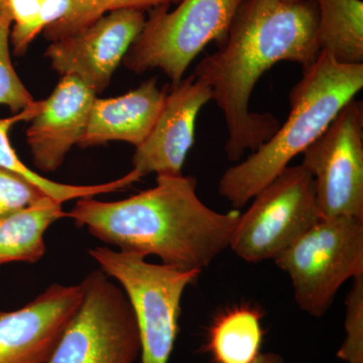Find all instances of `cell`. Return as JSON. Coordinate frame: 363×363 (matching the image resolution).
Masks as SVG:
<instances>
[{
    "label": "cell",
    "instance_id": "obj_19",
    "mask_svg": "<svg viewBox=\"0 0 363 363\" xmlns=\"http://www.w3.org/2000/svg\"><path fill=\"white\" fill-rule=\"evenodd\" d=\"M11 16L13 54L25 56L33 40L48 26L65 18L72 0H0Z\"/></svg>",
    "mask_w": 363,
    "mask_h": 363
},
{
    "label": "cell",
    "instance_id": "obj_21",
    "mask_svg": "<svg viewBox=\"0 0 363 363\" xmlns=\"http://www.w3.org/2000/svg\"><path fill=\"white\" fill-rule=\"evenodd\" d=\"M11 16L0 1V105H6L13 114H18L35 104V100L21 82L11 62Z\"/></svg>",
    "mask_w": 363,
    "mask_h": 363
},
{
    "label": "cell",
    "instance_id": "obj_3",
    "mask_svg": "<svg viewBox=\"0 0 363 363\" xmlns=\"http://www.w3.org/2000/svg\"><path fill=\"white\" fill-rule=\"evenodd\" d=\"M291 90V111L277 133L242 162L224 172L218 192L234 209L245 207L294 157L303 154L363 88V64L344 65L321 51L302 69Z\"/></svg>",
    "mask_w": 363,
    "mask_h": 363
},
{
    "label": "cell",
    "instance_id": "obj_16",
    "mask_svg": "<svg viewBox=\"0 0 363 363\" xmlns=\"http://www.w3.org/2000/svg\"><path fill=\"white\" fill-rule=\"evenodd\" d=\"M320 52L344 65L363 64L362 0H315Z\"/></svg>",
    "mask_w": 363,
    "mask_h": 363
},
{
    "label": "cell",
    "instance_id": "obj_13",
    "mask_svg": "<svg viewBox=\"0 0 363 363\" xmlns=\"http://www.w3.org/2000/svg\"><path fill=\"white\" fill-rule=\"evenodd\" d=\"M94 92L75 76L61 80L26 130L35 166L45 173L56 172L72 147L77 145L87 125Z\"/></svg>",
    "mask_w": 363,
    "mask_h": 363
},
{
    "label": "cell",
    "instance_id": "obj_20",
    "mask_svg": "<svg viewBox=\"0 0 363 363\" xmlns=\"http://www.w3.org/2000/svg\"><path fill=\"white\" fill-rule=\"evenodd\" d=\"M181 0H72L71 11L65 18L48 26L45 39L55 42L84 30L105 14L119 9L150 11L164 4H179Z\"/></svg>",
    "mask_w": 363,
    "mask_h": 363
},
{
    "label": "cell",
    "instance_id": "obj_8",
    "mask_svg": "<svg viewBox=\"0 0 363 363\" xmlns=\"http://www.w3.org/2000/svg\"><path fill=\"white\" fill-rule=\"evenodd\" d=\"M83 298L48 363H135L140 339L123 289L104 272L83 279Z\"/></svg>",
    "mask_w": 363,
    "mask_h": 363
},
{
    "label": "cell",
    "instance_id": "obj_18",
    "mask_svg": "<svg viewBox=\"0 0 363 363\" xmlns=\"http://www.w3.org/2000/svg\"><path fill=\"white\" fill-rule=\"evenodd\" d=\"M262 315L257 308H233L216 320L209 332L208 351L216 363H255L264 340Z\"/></svg>",
    "mask_w": 363,
    "mask_h": 363
},
{
    "label": "cell",
    "instance_id": "obj_9",
    "mask_svg": "<svg viewBox=\"0 0 363 363\" xmlns=\"http://www.w3.org/2000/svg\"><path fill=\"white\" fill-rule=\"evenodd\" d=\"M302 155L322 219L363 221L362 102H348Z\"/></svg>",
    "mask_w": 363,
    "mask_h": 363
},
{
    "label": "cell",
    "instance_id": "obj_10",
    "mask_svg": "<svg viewBox=\"0 0 363 363\" xmlns=\"http://www.w3.org/2000/svg\"><path fill=\"white\" fill-rule=\"evenodd\" d=\"M145 18L138 9L111 11L84 30L52 42L45 57L60 75L75 76L96 94L104 92Z\"/></svg>",
    "mask_w": 363,
    "mask_h": 363
},
{
    "label": "cell",
    "instance_id": "obj_25",
    "mask_svg": "<svg viewBox=\"0 0 363 363\" xmlns=\"http://www.w3.org/2000/svg\"><path fill=\"white\" fill-rule=\"evenodd\" d=\"M285 2H297L300 1V0H284Z\"/></svg>",
    "mask_w": 363,
    "mask_h": 363
},
{
    "label": "cell",
    "instance_id": "obj_11",
    "mask_svg": "<svg viewBox=\"0 0 363 363\" xmlns=\"http://www.w3.org/2000/svg\"><path fill=\"white\" fill-rule=\"evenodd\" d=\"M83 298L81 284H52L21 309L0 312V363H48Z\"/></svg>",
    "mask_w": 363,
    "mask_h": 363
},
{
    "label": "cell",
    "instance_id": "obj_1",
    "mask_svg": "<svg viewBox=\"0 0 363 363\" xmlns=\"http://www.w3.org/2000/svg\"><path fill=\"white\" fill-rule=\"evenodd\" d=\"M317 28L315 0H243L225 44L196 66L193 74L211 88L212 100L225 117L229 161L240 162L279 130L269 112L250 111L253 90L279 62L312 65L320 52Z\"/></svg>",
    "mask_w": 363,
    "mask_h": 363
},
{
    "label": "cell",
    "instance_id": "obj_22",
    "mask_svg": "<svg viewBox=\"0 0 363 363\" xmlns=\"http://www.w3.org/2000/svg\"><path fill=\"white\" fill-rule=\"evenodd\" d=\"M345 330L337 357L347 363H363V274L352 279L346 298Z\"/></svg>",
    "mask_w": 363,
    "mask_h": 363
},
{
    "label": "cell",
    "instance_id": "obj_6",
    "mask_svg": "<svg viewBox=\"0 0 363 363\" xmlns=\"http://www.w3.org/2000/svg\"><path fill=\"white\" fill-rule=\"evenodd\" d=\"M274 262L290 277L300 309L323 317L341 286L363 274V221L321 219Z\"/></svg>",
    "mask_w": 363,
    "mask_h": 363
},
{
    "label": "cell",
    "instance_id": "obj_15",
    "mask_svg": "<svg viewBox=\"0 0 363 363\" xmlns=\"http://www.w3.org/2000/svg\"><path fill=\"white\" fill-rule=\"evenodd\" d=\"M67 218L62 203L45 196L30 206L0 218V267L9 262L35 264L45 252V233Z\"/></svg>",
    "mask_w": 363,
    "mask_h": 363
},
{
    "label": "cell",
    "instance_id": "obj_12",
    "mask_svg": "<svg viewBox=\"0 0 363 363\" xmlns=\"http://www.w3.org/2000/svg\"><path fill=\"white\" fill-rule=\"evenodd\" d=\"M211 100V88L194 74L171 88L154 128L135 147L130 172L138 181L152 173L183 175L186 157L194 143L196 121Z\"/></svg>",
    "mask_w": 363,
    "mask_h": 363
},
{
    "label": "cell",
    "instance_id": "obj_5",
    "mask_svg": "<svg viewBox=\"0 0 363 363\" xmlns=\"http://www.w3.org/2000/svg\"><path fill=\"white\" fill-rule=\"evenodd\" d=\"M88 252L102 272L121 284L130 301L140 334V363H169L179 332L182 298L201 272L150 264L142 255L105 247Z\"/></svg>",
    "mask_w": 363,
    "mask_h": 363
},
{
    "label": "cell",
    "instance_id": "obj_7",
    "mask_svg": "<svg viewBox=\"0 0 363 363\" xmlns=\"http://www.w3.org/2000/svg\"><path fill=\"white\" fill-rule=\"evenodd\" d=\"M240 215L229 248L250 264L274 260L321 220L312 176L288 167Z\"/></svg>",
    "mask_w": 363,
    "mask_h": 363
},
{
    "label": "cell",
    "instance_id": "obj_24",
    "mask_svg": "<svg viewBox=\"0 0 363 363\" xmlns=\"http://www.w3.org/2000/svg\"><path fill=\"white\" fill-rule=\"evenodd\" d=\"M255 363H285V360L278 353L269 352L259 354Z\"/></svg>",
    "mask_w": 363,
    "mask_h": 363
},
{
    "label": "cell",
    "instance_id": "obj_17",
    "mask_svg": "<svg viewBox=\"0 0 363 363\" xmlns=\"http://www.w3.org/2000/svg\"><path fill=\"white\" fill-rule=\"evenodd\" d=\"M42 101H35L30 107L18 114L6 118H0V168L13 172L21 178L32 183L35 187L40 188L43 192L50 197L54 198L57 201L62 203L78 200L81 198L94 197L100 194L116 192L128 188L133 183L138 182L135 177L130 173L125 176L117 179V180L108 182V183L99 184V185H68V184L57 183V182L44 178L40 174L26 167L21 161L16 150H13L9 140V130L11 128L21 121H30L39 113L42 108Z\"/></svg>",
    "mask_w": 363,
    "mask_h": 363
},
{
    "label": "cell",
    "instance_id": "obj_14",
    "mask_svg": "<svg viewBox=\"0 0 363 363\" xmlns=\"http://www.w3.org/2000/svg\"><path fill=\"white\" fill-rule=\"evenodd\" d=\"M167 87L160 88L157 78H152L121 96L95 98L79 147H95L113 140L135 147L142 145L162 111Z\"/></svg>",
    "mask_w": 363,
    "mask_h": 363
},
{
    "label": "cell",
    "instance_id": "obj_4",
    "mask_svg": "<svg viewBox=\"0 0 363 363\" xmlns=\"http://www.w3.org/2000/svg\"><path fill=\"white\" fill-rule=\"evenodd\" d=\"M243 0H181L150 9L142 32L131 45L123 63L143 74L161 69L171 87L181 82L188 67L210 43L221 48Z\"/></svg>",
    "mask_w": 363,
    "mask_h": 363
},
{
    "label": "cell",
    "instance_id": "obj_23",
    "mask_svg": "<svg viewBox=\"0 0 363 363\" xmlns=\"http://www.w3.org/2000/svg\"><path fill=\"white\" fill-rule=\"evenodd\" d=\"M45 196L26 179L0 168V218L30 206Z\"/></svg>",
    "mask_w": 363,
    "mask_h": 363
},
{
    "label": "cell",
    "instance_id": "obj_2",
    "mask_svg": "<svg viewBox=\"0 0 363 363\" xmlns=\"http://www.w3.org/2000/svg\"><path fill=\"white\" fill-rule=\"evenodd\" d=\"M240 213H220L197 194L194 177L157 176L156 186L126 199L81 198L67 218L121 252L157 255L181 271L201 272L226 248Z\"/></svg>",
    "mask_w": 363,
    "mask_h": 363
}]
</instances>
